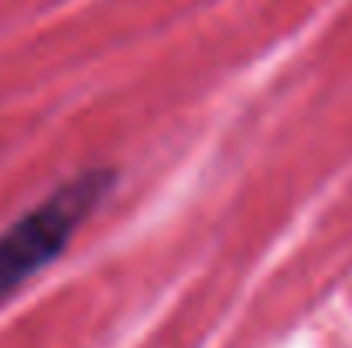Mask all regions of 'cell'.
<instances>
[{"instance_id": "cell-1", "label": "cell", "mask_w": 352, "mask_h": 348, "mask_svg": "<svg viewBox=\"0 0 352 348\" xmlns=\"http://www.w3.org/2000/svg\"><path fill=\"white\" fill-rule=\"evenodd\" d=\"M110 188V171H86L0 235V304L48 266Z\"/></svg>"}]
</instances>
